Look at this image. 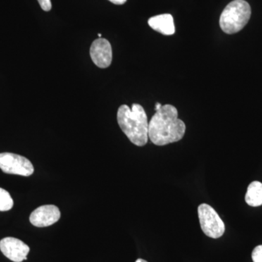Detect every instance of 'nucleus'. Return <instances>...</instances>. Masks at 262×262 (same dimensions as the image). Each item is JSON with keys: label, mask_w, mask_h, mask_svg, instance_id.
<instances>
[{"label": "nucleus", "mask_w": 262, "mask_h": 262, "mask_svg": "<svg viewBox=\"0 0 262 262\" xmlns=\"http://www.w3.org/2000/svg\"><path fill=\"white\" fill-rule=\"evenodd\" d=\"M185 131V123L179 119L177 108L165 104L151 117L148 135L155 145L165 146L182 140Z\"/></svg>", "instance_id": "f257e3e1"}, {"label": "nucleus", "mask_w": 262, "mask_h": 262, "mask_svg": "<svg viewBox=\"0 0 262 262\" xmlns=\"http://www.w3.org/2000/svg\"><path fill=\"white\" fill-rule=\"evenodd\" d=\"M117 122L133 144L138 146L147 144L149 122L145 110L141 105L134 103L131 108L127 105L120 106L117 111Z\"/></svg>", "instance_id": "f03ea898"}, {"label": "nucleus", "mask_w": 262, "mask_h": 262, "mask_svg": "<svg viewBox=\"0 0 262 262\" xmlns=\"http://www.w3.org/2000/svg\"><path fill=\"white\" fill-rule=\"evenodd\" d=\"M251 15V6L247 2L234 0L227 5L221 14V29L226 34H235L246 27Z\"/></svg>", "instance_id": "7ed1b4c3"}, {"label": "nucleus", "mask_w": 262, "mask_h": 262, "mask_svg": "<svg viewBox=\"0 0 262 262\" xmlns=\"http://www.w3.org/2000/svg\"><path fill=\"white\" fill-rule=\"evenodd\" d=\"M198 217L202 230L208 237L220 238L225 232V225L217 212L209 205L202 203L198 206Z\"/></svg>", "instance_id": "20e7f679"}, {"label": "nucleus", "mask_w": 262, "mask_h": 262, "mask_svg": "<svg viewBox=\"0 0 262 262\" xmlns=\"http://www.w3.org/2000/svg\"><path fill=\"white\" fill-rule=\"evenodd\" d=\"M0 169L5 173L29 177L34 173L30 160L13 153H0Z\"/></svg>", "instance_id": "39448f33"}, {"label": "nucleus", "mask_w": 262, "mask_h": 262, "mask_svg": "<svg viewBox=\"0 0 262 262\" xmlns=\"http://www.w3.org/2000/svg\"><path fill=\"white\" fill-rule=\"evenodd\" d=\"M0 250L11 261L22 262L27 259L30 248L20 239L8 237L0 241Z\"/></svg>", "instance_id": "423d86ee"}, {"label": "nucleus", "mask_w": 262, "mask_h": 262, "mask_svg": "<svg viewBox=\"0 0 262 262\" xmlns=\"http://www.w3.org/2000/svg\"><path fill=\"white\" fill-rule=\"evenodd\" d=\"M61 218V212L54 205H45L31 213L29 221L37 227H46L56 223Z\"/></svg>", "instance_id": "0eeeda50"}, {"label": "nucleus", "mask_w": 262, "mask_h": 262, "mask_svg": "<svg viewBox=\"0 0 262 262\" xmlns=\"http://www.w3.org/2000/svg\"><path fill=\"white\" fill-rule=\"evenodd\" d=\"M91 59L99 68H107L113 61V50L107 39L99 38L92 43L90 49Z\"/></svg>", "instance_id": "6e6552de"}, {"label": "nucleus", "mask_w": 262, "mask_h": 262, "mask_svg": "<svg viewBox=\"0 0 262 262\" xmlns=\"http://www.w3.org/2000/svg\"><path fill=\"white\" fill-rule=\"evenodd\" d=\"M148 24L153 30L163 35H173L176 32L173 18L170 14H161L151 17L148 20Z\"/></svg>", "instance_id": "1a4fd4ad"}, {"label": "nucleus", "mask_w": 262, "mask_h": 262, "mask_svg": "<svg viewBox=\"0 0 262 262\" xmlns=\"http://www.w3.org/2000/svg\"><path fill=\"white\" fill-rule=\"evenodd\" d=\"M245 200L248 206H262V183L257 181L251 183L248 186Z\"/></svg>", "instance_id": "9d476101"}, {"label": "nucleus", "mask_w": 262, "mask_h": 262, "mask_svg": "<svg viewBox=\"0 0 262 262\" xmlns=\"http://www.w3.org/2000/svg\"><path fill=\"white\" fill-rule=\"evenodd\" d=\"M13 207V200L10 193L0 188V211H8Z\"/></svg>", "instance_id": "9b49d317"}, {"label": "nucleus", "mask_w": 262, "mask_h": 262, "mask_svg": "<svg viewBox=\"0 0 262 262\" xmlns=\"http://www.w3.org/2000/svg\"><path fill=\"white\" fill-rule=\"evenodd\" d=\"M251 256L253 262H262V245L256 246L253 249Z\"/></svg>", "instance_id": "f8f14e48"}, {"label": "nucleus", "mask_w": 262, "mask_h": 262, "mask_svg": "<svg viewBox=\"0 0 262 262\" xmlns=\"http://www.w3.org/2000/svg\"><path fill=\"white\" fill-rule=\"evenodd\" d=\"M39 5L44 11H50L52 8L51 0H37Z\"/></svg>", "instance_id": "ddd939ff"}, {"label": "nucleus", "mask_w": 262, "mask_h": 262, "mask_svg": "<svg viewBox=\"0 0 262 262\" xmlns=\"http://www.w3.org/2000/svg\"><path fill=\"white\" fill-rule=\"evenodd\" d=\"M115 5H123L126 3L127 0H108Z\"/></svg>", "instance_id": "4468645a"}, {"label": "nucleus", "mask_w": 262, "mask_h": 262, "mask_svg": "<svg viewBox=\"0 0 262 262\" xmlns=\"http://www.w3.org/2000/svg\"><path fill=\"white\" fill-rule=\"evenodd\" d=\"M163 106V105L161 104V103H157L156 105H155V110H158L161 106Z\"/></svg>", "instance_id": "2eb2a0df"}, {"label": "nucleus", "mask_w": 262, "mask_h": 262, "mask_svg": "<svg viewBox=\"0 0 262 262\" xmlns=\"http://www.w3.org/2000/svg\"><path fill=\"white\" fill-rule=\"evenodd\" d=\"M136 262H147L146 260L142 259V258H139V259L136 260Z\"/></svg>", "instance_id": "dca6fc26"}, {"label": "nucleus", "mask_w": 262, "mask_h": 262, "mask_svg": "<svg viewBox=\"0 0 262 262\" xmlns=\"http://www.w3.org/2000/svg\"><path fill=\"white\" fill-rule=\"evenodd\" d=\"M98 37H99V38H101V34H98Z\"/></svg>", "instance_id": "f3484780"}]
</instances>
